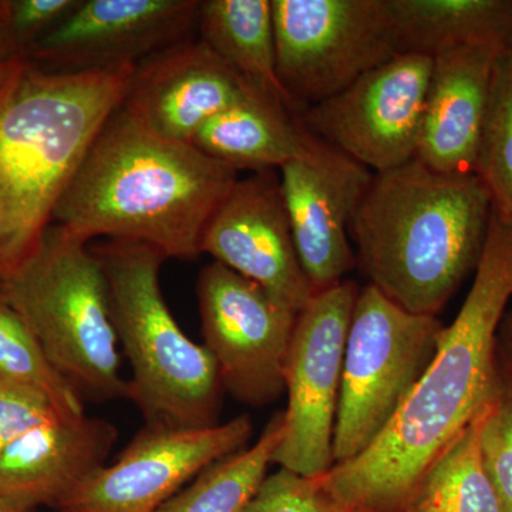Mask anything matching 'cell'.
Instances as JSON below:
<instances>
[{
    "instance_id": "25",
    "label": "cell",
    "mask_w": 512,
    "mask_h": 512,
    "mask_svg": "<svg viewBox=\"0 0 512 512\" xmlns=\"http://www.w3.org/2000/svg\"><path fill=\"white\" fill-rule=\"evenodd\" d=\"M476 174L490 190L494 214L512 224V46L495 56Z\"/></svg>"
},
{
    "instance_id": "14",
    "label": "cell",
    "mask_w": 512,
    "mask_h": 512,
    "mask_svg": "<svg viewBox=\"0 0 512 512\" xmlns=\"http://www.w3.org/2000/svg\"><path fill=\"white\" fill-rule=\"evenodd\" d=\"M202 254L301 312L315 295L299 261L278 170L238 178L205 229Z\"/></svg>"
},
{
    "instance_id": "31",
    "label": "cell",
    "mask_w": 512,
    "mask_h": 512,
    "mask_svg": "<svg viewBox=\"0 0 512 512\" xmlns=\"http://www.w3.org/2000/svg\"><path fill=\"white\" fill-rule=\"evenodd\" d=\"M26 60L10 59L0 62V101L8 94L10 87L18 79L19 74L25 69Z\"/></svg>"
},
{
    "instance_id": "10",
    "label": "cell",
    "mask_w": 512,
    "mask_h": 512,
    "mask_svg": "<svg viewBox=\"0 0 512 512\" xmlns=\"http://www.w3.org/2000/svg\"><path fill=\"white\" fill-rule=\"evenodd\" d=\"M204 346L221 383L252 407L285 392V367L298 313L262 286L220 264L202 268L197 285Z\"/></svg>"
},
{
    "instance_id": "2",
    "label": "cell",
    "mask_w": 512,
    "mask_h": 512,
    "mask_svg": "<svg viewBox=\"0 0 512 512\" xmlns=\"http://www.w3.org/2000/svg\"><path fill=\"white\" fill-rule=\"evenodd\" d=\"M238 178L234 168L192 144L150 133L120 107L57 204L52 224L86 242H140L165 259H195Z\"/></svg>"
},
{
    "instance_id": "11",
    "label": "cell",
    "mask_w": 512,
    "mask_h": 512,
    "mask_svg": "<svg viewBox=\"0 0 512 512\" xmlns=\"http://www.w3.org/2000/svg\"><path fill=\"white\" fill-rule=\"evenodd\" d=\"M433 57L403 53L308 107L305 127L373 174L414 160Z\"/></svg>"
},
{
    "instance_id": "15",
    "label": "cell",
    "mask_w": 512,
    "mask_h": 512,
    "mask_svg": "<svg viewBox=\"0 0 512 512\" xmlns=\"http://www.w3.org/2000/svg\"><path fill=\"white\" fill-rule=\"evenodd\" d=\"M293 242L313 292L345 281L356 266L350 224L373 173L329 144L279 170Z\"/></svg>"
},
{
    "instance_id": "8",
    "label": "cell",
    "mask_w": 512,
    "mask_h": 512,
    "mask_svg": "<svg viewBox=\"0 0 512 512\" xmlns=\"http://www.w3.org/2000/svg\"><path fill=\"white\" fill-rule=\"evenodd\" d=\"M276 70L303 111L400 55L386 0H272Z\"/></svg>"
},
{
    "instance_id": "12",
    "label": "cell",
    "mask_w": 512,
    "mask_h": 512,
    "mask_svg": "<svg viewBox=\"0 0 512 512\" xmlns=\"http://www.w3.org/2000/svg\"><path fill=\"white\" fill-rule=\"evenodd\" d=\"M248 416L201 429L147 424L113 464L77 487L60 512H158L183 485L221 458L247 446Z\"/></svg>"
},
{
    "instance_id": "21",
    "label": "cell",
    "mask_w": 512,
    "mask_h": 512,
    "mask_svg": "<svg viewBox=\"0 0 512 512\" xmlns=\"http://www.w3.org/2000/svg\"><path fill=\"white\" fill-rule=\"evenodd\" d=\"M197 30L201 42L252 87L301 114L276 70L272 0H204Z\"/></svg>"
},
{
    "instance_id": "3",
    "label": "cell",
    "mask_w": 512,
    "mask_h": 512,
    "mask_svg": "<svg viewBox=\"0 0 512 512\" xmlns=\"http://www.w3.org/2000/svg\"><path fill=\"white\" fill-rule=\"evenodd\" d=\"M493 215L476 173H437L414 158L373 174L350 224L356 265L406 311L437 316L476 272Z\"/></svg>"
},
{
    "instance_id": "26",
    "label": "cell",
    "mask_w": 512,
    "mask_h": 512,
    "mask_svg": "<svg viewBox=\"0 0 512 512\" xmlns=\"http://www.w3.org/2000/svg\"><path fill=\"white\" fill-rule=\"evenodd\" d=\"M242 512H343L323 490L319 478L281 468L266 476Z\"/></svg>"
},
{
    "instance_id": "16",
    "label": "cell",
    "mask_w": 512,
    "mask_h": 512,
    "mask_svg": "<svg viewBox=\"0 0 512 512\" xmlns=\"http://www.w3.org/2000/svg\"><path fill=\"white\" fill-rule=\"evenodd\" d=\"M252 89L204 42L188 39L137 64L121 109L164 140L192 144Z\"/></svg>"
},
{
    "instance_id": "13",
    "label": "cell",
    "mask_w": 512,
    "mask_h": 512,
    "mask_svg": "<svg viewBox=\"0 0 512 512\" xmlns=\"http://www.w3.org/2000/svg\"><path fill=\"white\" fill-rule=\"evenodd\" d=\"M200 0H80L25 60L50 72L138 64L191 39Z\"/></svg>"
},
{
    "instance_id": "29",
    "label": "cell",
    "mask_w": 512,
    "mask_h": 512,
    "mask_svg": "<svg viewBox=\"0 0 512 512\" xmlns=\"http://www.w3.org/2000/svg\"><path fill=\"white\" fill-rule=\"evenodd\" d=\"M57 416L62 414L45 394L0 379V456L20 437Z\"/></svg>"
},
{
    "instance_id": "32",
    "label": "cell",
    "mask_w": 512,
    "mask_h": 512,
    "mask_svg": "<svg viewBox=\"0 0 512 512\" xmlns=\"http://www.w3.org/2000/svg\"><path fill=\"white\" fill-rule=\"evenodd\" d=\"M19 59L15 57L10 47L8 32H6L5 20H3L2 8H0V62L3 60Z\"/></svg>"
},
{
    "instance_id": "19",
    "label": "cell",
    "mask_w": 512,
    "mask_h": 512,
    "mask_svg": "<svg viewBox=\"0 0 512 512\" xmlns=\"http://www.w3.org/2000/svg\"><path fill=\"white\" fill-rule=\"evenodd\" d=\"M320 144L301 114L252 89L202 128L192 146L235 171L258 173L312 157Z\"/></svg>"
},
{
    "instance_id": "33",
    "label": "cell",
    "mask_w": 512,
    "mask_h": 512,
    "mask_svg": "<svg viewBox=\"0 0 512 512\" xmlns=\"http://www.w3.org/2000/svg\"><path fill=\"white\" fill-rule=\"evenodd\" d=\"M0 512H32L25 511L22 508L16 507L15 504L10 503L9 500H6L2 494H0Z\"/></svg>"
},
{
    "instance_id": "9",
    "label": "cell",
    "mask_w": 512,
    "mask_h": 512,
    "mask_svg": "<svg viewBox=\"0 0 512 512\" xmlns=\"http://www.w3.org/2000/svg\"><path fill=\"white\" fill-rule=\"evenodd\" d=\"M359 285L345 279L315 293L298 313L285 367L288 407L274 464L309 478L335 466L333 433L343 356Z\"/></svg>"
},
{
    "instance_id": "27",
    "label": "cell",
    "mask_w": 512,
    "mask_h": 512,
    "mask_svg": "<svg viewBox=\"0 0 512 512\" xmlns=\"http://www.w3.org/2000/svg\"><path fill=\"white\" fill-rule=\"evenodd\" d=\"M80 0H3L0 2L10 47L25 60L33 46L62 23Z\"/></svg>"
},
{
    "instance_id": "18",
    "label": "cell",
    "mask_w": 512,
    "mask_h": 512,
    "mask_svg": "<svg viewBox=\"0 0 512 512\" xmlns=\"http://www.w3.org/2000/svg\"><path fill=\"white\" fill-rule=\"evenodd\" d=\"M497 50L458 46L433 56L416 160L444 174L476 173Z\"/></svg>"
},
{
    "instance_id": "5",
    "label": "cell",
    "mask_w": 512,
    "mask_h": 512,
    "mask_svg": "<svg viewBox=\"0 0 512 512\" xmlns=\"http://www.w3.org/2000/svg\"><path fill=\"white\" fill-rule=\"evenodd\" d=\"M109 284L111 316L131 366L128 399L151 426L201 429L218 424L220 372L204 345L185 335L165 302V256L140 242L90 245Z\"/></svg>"
},
{
    "instance_id": "28",
    "label": "cell",
    "mask_w": 512,
    "mask_h": 512,
    "mask_svg": "<svg viewBox=\"0 0 512 512\" xmlns=\"http://www.w3.org/2000/svg\"><path fill=\"white\" fill-rule=\"evenodd\" d=\"M481 456L504 512H512V397L507 393L485 414Z\"/></svg>"
},
{
    "instance_id": "20",
    "label": "cell",
    "mask_w": 512,
    "mask_h": 512,
    "mask_svg": "<svg viewBox=\"0 0 512 512\" xmlns=\"http://www.w3.org/2000/svg\"><path fill=\"white\" fill-rule=\"evenodd\" d=\"M386 8L400 55L512 46V0H386Z\"/></svg>"
},
{
    "instance_id": "24",
    "label": "cell",
    "mask_w": 512,
    "mask_h": 512,
    "mask_svg": "<svg viewBox=\"0 0 512 512\" xmlns=\"http://www.w3.org/2000/svg\"><path fill=\"white\" fill-rule=\"evenodd\" d=\"M0 379L45 394L57 412L82 416L83 394L57 370L18 313L0 298Z\"/></svg>"
},
{
    "instance_id": "7",
    "label": "cell",
    "mask_w": 512,
    "mask_h": 512,
    "mask_svg": "<svg viewBox=\"0 0 512 512\" xmlns=\"http://www.w3.org/2000/svg\"><path fill=\"white\" fill-rule=\"evenodd\" d=\"M444 325L406 311L376 286L357 295L350 320L333 461L346 463L372 446L430 365Z\"/></svg>"
},
{
    "instance_id": "22",
    "label": "cell",
    "mask_w": 512,
    "mask_h": 512,
    "mask_svg": "<svg viewBox=\"0 0 512 512\" xmlns=\"http://www.w3.org/2000/svg\"><path fill=\"white\" fill-rule=\"evenodd\" d=\"M284 439V412L276 413L249 448L201 471L158 512H242L252 500Z\"/></svg>"
},
{
    "instance_id": "4",
    "label": "cell",
    "mask_w": 512,
    "mask_h": 512,
    "mask_svg": "<svg viewBox=\"0 0 512 512\" xmlns=\"http://www.w3.org/2000/svg\"><path fill=\"white\" fill-rule=\"evenodd\" d=\"M136 69L50 72L28 62L0 101V279L39 247Z\"/></svg>"
},
{
    "instance_id": "23",
    "label": "cell",
    "mask_w": 512,
    "mask_h": 512,
    "mask_svg": "<svg viewBox=\"0 0 512 512\" xmlns=\"http://www.w3.org/2000/svg\"><path fill=\"white\" fill-rule=\"evenodd\" d=\"M487 412L434 461L404 512H504L481 456Z\"/></svg>"
},
{
    "instance_id": "17",
    "label": "cell",
    "mask_w": 512,
    "mask_h": 512,
    "mask_svg": "<svg viewBox=\"0 0 512 512\" xmlns=\"http://www.w3.org/2000/svg\"><path fill=\"white\" fill-rule=\"evenodd\" d=\"M117 430L110 421L57 416L40 424L0 456V494L25 511L59 508L106 466Z\"/></svg>"
},
{
    "instance_id": "1",
    "label": "cell",
    "mask_w": 512,
    "mask_h": 512,
    "mask_svg": "<svg viewBox=\"0 0 512 512\" xmlns=\"http://www.w3.org/2000/svg\"><path fill=\"white\" fill-rule=\"evenodd\" d=\"M512 299V224L493 215L473 285L399 412L320 484L343 512H404L429 468L505 389L497 333Z\"/></svg>"
},
{
    "instance_id": "30",
    "label": "cell",
    "mask_w": 512,
    "mask_h": 512,
    "mask_svg": "<svg viewBox=\"0 0 512 512\" xmlns=\"http://www.w3.org/2000/svg\"><path fill=\"white\" fill-rule=\"evenodd\" d=\"M497 365L505 393L512 397V309H507L497 333Z\"/></svg>"
},
{
    "instance_id": "6",
    "label": "cell",
    "mask_w": 512,
    "mask_h": 512,
    "mask_svg": "<svg viewBox=\"0 0 512 512\" xmlns=\"http://www.w3.org/2000/svg\"><path fill=\"white\" fill-rule=\"evenodd\" d=\"M0 298L80 393L99 400L128 397L109 284L89 242L50 225L35 252L0 279Z\"/></svg>"
}]
</instances>
